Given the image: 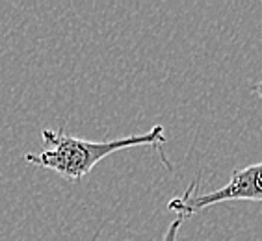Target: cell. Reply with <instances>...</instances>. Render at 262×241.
Here are the masks:
<instances>
[{"label": "cell", "mask_w": 262, "mask_h": 241, "mask_svg": "<svg viewBox=\"0 0 262 241\" xmlns=\"http://www.w3.org/2000/svg\"><path fill=\"white\" fill-rule=\"evenodd\" d=\"M41 137L45 141L47 149L39 154H26V161H30L37 167H43V169H51V171L58 173L67 180H80L86 175H90L91 169L101 160H104L106 156L141 145L157 147L160 151L162 161L169 167L167 158L160 149L166 143V136H164V128L158 125L152 126L151 130L145 132V134L121 137V139L114 141L78 139V137L66 134L63 128H60V130L45 128L41 132Z\"/></svg>", "instance_id": "1"}, {"label": "cell", "mask_w": 262, "mask_h": 241, "mask_svg": "<svg viewBox=\"0 0 262 241\" xmlns=\"http://www.w3.org/2000/svg\"><path fill=\"white\" fill-rule=\"evenodd\" d=\"M195 186H197V180H193L184 195L171 199V201L167 202V208L186 219V217H192L195 211L203 210V208L214 206L217 202L262 201V163L232 171L229 184L217 191L195 195L193 193Z\"/></svg>", "instance_id": "2"}, {"label": "cell", "mask_w": 262, "mask_h": 241, "mask_svg": "<svg viewBox=\"0 0 262 241\" xmlns=\"http://www.w3.org/2000/svg\"><path fill=\"white\" fill-rule=\"evenodd\" d=\"M182 221H184L182 215L177 217L175 221L167 226V230H166V234H164V237H162V241H177V234H179V228H181Z\"/></svg>", "instance_id": "3"}, {"label": "cell", "mask_w": 262, "mask_h": 241, "mask_svg": "<svg viewBox=\"0 0 262 241\" xmlns=\"http://www.w3.org/2000/svg\"><path fill=\"white\" fill-rule=\"evenodd\" d=\"M253 93H257L258 97H260V101H262V82H258V84H255V86L251 87Z\"/></svg>", "instance_id": "4"}]
</instances>
